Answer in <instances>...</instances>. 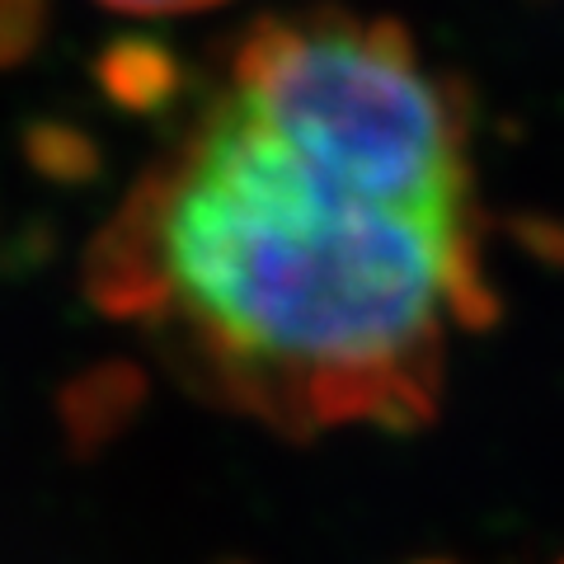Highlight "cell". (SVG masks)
<instances>
[{
  "label": "cell",
  "mask_w": 564,
  "mask_h": 564,
  "mask_svg": "<svg viewBox=\"0 0 564 564\" xmlns=\"http://www.w3.org/2000/svg\"><path fill=\"white\" fill-rule=\"evenodd\" d=\"M47 0H0V66L24 62L43 43Z\"/></svg>",
  "instance_id": "8992f818"
},
{
  "label": "cell",
  "mask_w": 564,
  "mask_h": 564,
  "mask_svg": "<svg viewBox=\"0 0 564 564\" xmlns=\"http://www.w3.org/2000/svg\"><path fill=\"white\" fill-rule=\"evenodd\" d=\"M95 85L113 109L132 113V118H155V113H165L180 104L188 70L170 43L141 39V33H122V39L99 47Z\"/></svg>",
  "instance_id": "3957f363"
},
{
  "label": "cell",
  "mask_w": 564,
  "mask_h": 564,
  "mask_svg": "<svg viewBox=\"0 0 564 564\" xmlns=\"http://www.w3.org/2000/svg\"><path fill=\"white\" fill-rule=\"evenodd\" d=\"M508 236L518 240V250H527L545 269H564V221L560 217L518 212V217H508Z\"/></svg>",
  "instance_id": "52a82bcc"
},
{
  "label": "cell",
  "mask_w": 564,
  "mask_h": 564,
  "mask_svg": "<svg viewBox=\"0 0 564 564\" xmlns=\"http://www.w3.org/2000/svg\"><path fill=\"white\" fill-rule=\"evenodd\" d=\"M151 395V377L137 362H99L90 372H80L62 391V423L66 437L80 456H95L132 429V419L141 414V404Z\"/></svg>",
  "instance_id": "277c9868"
},
{
  "label": "cell",
  "mask_w": 564,
  "mask_h": 564,
  "mask_svg": "<svg viewBox=\"0 0 564 564\" xmlns=\"http://www.w3.org/2000/svg\"><path fill=\"white\" fill-rule=\"evenodd\" d=\"M560 564H564V560H560Z\"/></svg>",
  "instance_id": "30bf717a"
},
{
  "label": "cell",
  "mask_w": 564,
  "mask_h": 564,
  "mask_svg": "<svg viewBox=\"0 0 564 564\" xmlns=\"http://www.w3.org/2000/svg\"><path fill=\"white\" fill-rule=\"evenodd\" d=\"M109 10H122V14H198V10H212L221 0H99Z\"/></svg>",
  "instance_id": "ba28073f"
},
{
  "label": "cell",
  "mask_w": 564,
  "mask_h": 564,
  "mask_svg": "<svg viewBox=\"0 0 564 564\" xmlns=\"http://www.w3.org/2000/svg\"><path fill=\"white\" fill-rule=\"evenodd\" d=\"M85 292L113 321L174 325L231 410L288 437L429 429L447 325H499L475 221L325 184L240 99L128 193Z\"/></svg>",
  "instance_id": "6da1fadb"
},
{
  "label": "cell",
  "mask_w": 564,
  "mask_h": 564,
  "mask_svg": "<svg viewBox=\"0 0 564 564\" xmlns=\"http://www.w3.org/2000/svg\"><path fill=\"white\" fill-rule=\"evenodd\" d=\"M24 155L52 184H90L104 170L99 141L76 122H33L24 132Z\"/></svg>",
  "instance_id": "5b68a950"
},
{
  "label": "cell",
  "mask_w": 564,
  "mask_h": 564,
  "mask_svg": "<svg viewBox=\"0 0 564 564\" xmlns=\"http://www.w3.org/2000/svg\"><path fill=\"white\" fill-rule=\"evenodd\" d=\"M414 564H452V560H414Z\"/></svg>",
  "instance_id": "9c48e42d"
},
{
  "label": "cell",
  "mask_w": 564,
  "mask_h": 564,
  "mask_svg": "<svg viewBox=\"0 0 564 564\" xmlns=\"http://www.w3.org/2000/svg\"><path fill=\"white\" fill-rule=\"evenodd\" d=\"M231 99L325 184L470 221L466 113L423 76L414 33L391 14H263L231 47Z\"/></svg>",
  "instance_id": "7a4b0ae2"
}]
</instances>
